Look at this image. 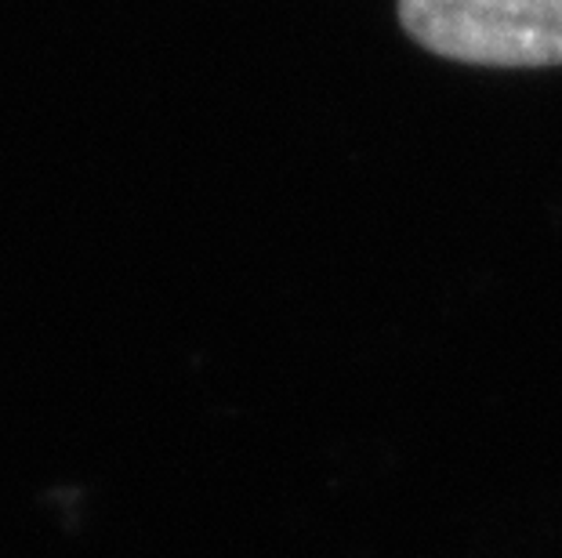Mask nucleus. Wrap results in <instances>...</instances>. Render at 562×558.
I'll return each instance as SVG.
<instances>
[{
	"label": "nucleus",
	"instance_id": "1",
	"mask_svg": "<svg viewBox=\"0 0 562 558\" xmlns=\"http://www.w3.org/2000/svg\"><path fill=\"white\" fill-rule=\"evenodd\" d=\"M411 37L469 66H562V0H400Z\"/></svg>",
	"mask_w": 562,
	"mask_h": 558
}]
</instances>
